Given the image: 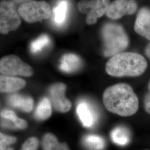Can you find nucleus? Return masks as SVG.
Here are the masks:
<instances>
[{
    "label": "nucleus",
    "instance_id": "2",
    "mask_svg": "<svg viewBox=\"0 0 150 150\" xmlns=\"http://www.w3.org/2000/svg\"><path fill=\"white\" fill-rule=\"evenodd\" d=\"M147 63L141 54L121 52L112 56L106 64L108 75L114 77H135L144 73Z\"/></svg>",
    "mask_w": 150,
    "mask_h": 150
},
{
    "label": "nucleus",
    "instance_id": "16",
    "mask_svg": "<svg viewBox=\"0 0 150 150\" xmlns=\"http://www.w3.org/2000/svg\"><path fill=\"white\" fill-rule=\"evenodd\" d=\"M52 108L48 98H43L38 103L35 112V117L38 120H45L51 115Z\"/></svg>",
    "mask_w": 150,
    "mask_h": 150
},
{
    "label": "nucleus",
    "instance_id": "24",
    "mask_svg": "<svg viewBox=\"0 0 150 150\" xmlns=\"http://www.w3.org/2000/svg\"><path fill=\"white\" fill-rule=\"evenodd\" d=\"M144 107L146 111L150 114V91L145 96L144 98Z\"/></svg>",
    "mask_w": 150,
    "mask_h": 150
},
{
    "label": "nucleus",
    "instance_id": "4",
    "mask_svg": "<svg viewBox=\"0 0 150 150\" xmlns=\"http://www.w3.org/2000/svg\"><path fill=\"white\" fill-rule=\"evenodd\" d=\"M18 11L22 18L30 23L42 21L52 15L51 6L44 1L32 0L20 5Z\"/></svg>",
    "mask_w": 150,
    "mask_h": 150
},
{
    "label": "nucleus",
    "instance_id": "18",
    "mask_svg": "<svg viewBox=\"0 0 150 150\" xmlns=\"http://www.w3.org/2000/svg\"><path fill=\"white\" fill-rule=\"evenodd\" d=\"M43 150H70L66 144H59L57 138L52 134H47L42 140Z\"/></svg>",
    "mask_w": 150,
    "mask_h": 150
},
{
    "label": "nucleus",
    "instance_id": "20",
    "mask_svg": "<svg viewBox=\"0 0 150 150\" xmlns=\"http://www.w3.org/2000/svg\"><path fill=\"white\" fill-rule=\"evenodd\" d=\"M1 116L2 118L10 121L14 125L16 129H25L27 127L26 121L18 118L14 112L9 110H4L1 111Z\"/></svg>",
    "mask_w": 150,
    "mask_h": 150
},
{
    "label": "nucleus",
    "instance_id": "7",
    "mask_svg": "<svg viewBox=\"0 0 150 150\" xmlns=\"http://www.w3.org/2000/svg\"><path fill=\"white\" fill-rule=\"evenodd\" d=\"M0 72L2 75L8 76L28 77L33 75L32 67L15 55H8L1 59Z\"/></svg>",
    "mask_w": 150,
    "mask_h": 150
},
{
    "label": "nucleus",
    "instance_id": "12",
    "mask_svg": "<svg viewBox=\"0 0 150 150\" xmlns=\"http://www.w3.org/2000/svg\"><path fill=\"white\" fill-rule=\"evenodd\" d=\"M7 102L12 107L23 112H30L33 109V101L30 97L20 94H12L7 98Z\"/></svg>",
    "mask_w": 150,
    "mask_h": 150
},
{
    "label": "nucleus",
    "instance_id": "13",
    "mask_svg": "<svg viewBox=\"0 0 150 150\" xmlns=\"http://www.w3.org/2000/svg\"><path fill=\"white\" fill-rule=\"evenodd\" d=\"M26 82L23 79L12 76L1 75L0 90L1 92H12L23 88Z\"/></svg>",
    "mask_w": 150,
    "mask_h": 150
},
{
    "label": "nucleus",
    "instance_id": "5",
    "mask_svg": "<svg viewBox=\"0 0 150 150\" xmlns=\"http://www.w3.org/2000/svg\"><path fill=\"white\" fill-rule=\"evenodd\" d=\"M21 16L13 1L2 0L0 4V32L6 35L21 25Z\"/></svg>",
    "mask_w": 150,
    "mask_h": 150
},
{
    "label": "nucleus",
    "instance_id": "10",
    "mask_svg": "<svg viewBox=\"0 0 150 150\" xmlns=\"http://www.w3.org/2000/svg\"><path fill=\"white\" fill-rule=\"evenodd\" d=\"M66 85L62 83H57L50 88V95L54 108L61 112H67L71 108V103L66 98L64 93Z\"/></svg>",
    "mask_w": 150,
    "mask_h": 150
},
{
    "label": "nucleus",
    "instance_id": "17",
    "mask_svg": "<svg viewBox=\"0 0 150 150\" xmlns=\"http://www.w3.org/2000/svg\"><path fill=\"white\" fill-rule=\"evenodd\" d=\"M69 2L66 0H61L54 9V22L57 25H62L66 20L68 11Z\"/></svg>",
    "mask_w": 150,
    "mask_h": 150
},
{
    "label": "nucleus",
    "instance_id": "14",
    "mask_svg": "<svg viewBox=\"0 0 150 150\" xmlns=\"http://www.w3.org/2000/svg\"><path fill=\"white\" fill-rule=\"evenodd\" d=\"M80 58L74 54H64L60 60L59 69L66 73H74L81 67Z\"/></svg>",
    "mask_w": 150,
    "mask_h": 150
},
{
    "label": "nucleus",
    "instance_id": "6",
    "mask_svg": "<svg viewBox=\"0 0 150 150\" xmlns=\"http://www.w3.org/2000/svg\"><path fill=\"white\" fill-rule=\"evenodd\" d=\"M110 5V0H81L77 7L81 13L86 14V23L91 25L107 13Z\"/></svg>",
    "mask_w": 150,
    "mask_h": 150
},
{
    "label": "nucleus",
    "instance_id": "19",
    "mask_svg": "<svg viewBox=\"0 0 150 150\" xmlns=\"http://www.w3.org/2000/svg\"><path fill=\"white\" fill-rule=\"evenodd\" d=\"M83 144L90 150H103L105 146V140L95 134L86 135L83 139Z\"/></svg>",
    "mask_w": 150,
    "mask_h": 150
},
{
    "label": "nucleus",
    "instance_id": "15",
    "mask_svg": "<svg viewBox=\"0 0 150 150\" xmlns=\"http://www.w3.org/2000/svg\"><path fill=\"white\" fill-rule=\"evenodd\" d=\"M111 137L115 144L120 146H125L129 142L130 133L126 127L118 126L112 131Z\"/></svg>",
    "mask_w": 150,
    "mask_h": 150
},
{
    "label": "nucleus",
    "instance_id": "27",
    "mask_svg": "<svg viewBox=\"0 0 150 150\" xmlns=\"http://www.w3.org/2000/svg\"><path fill=\"white\" fill-rule=\"evenodd\" d=\"M149 89H150V83H149Z\"/></svg>",
    "mask_w": 150,
    "mask_h": 150
},
{
    "label": "nucleus",
    "instance_id": "23",
    "mask_svg": "<svg viewBox=\"0 0 150 150\" xmlns=\"http://www.w3.org/2000/svg\"><path fill=\"white\" fill-rule=\"evenodd\" d=\"M38 139L35 137H30L23 144L21 150H38Z\"/></svg>",
    "mask_w": 150,
    "mask_h": 150
},
{
    "label": "nucleus",
    "instance_id": "8",
    "mask_svg": "<svg viewBox=\"0 0 150 150\" xmlns=\"http://www.w3.org/2000/svg\"><path fill=\"white\" fill-rule=\"evenodd\" d=\"M137 5L134 0H115L109 6L106 15L112 20H117L125 15L134 14Z\"/></svg>",
    "mask_w": 150,
    "mask_h": 150
},
{
    "label": "nucleus",
    "instance_id": "22",
    "mask_svg": "<svg viewBox=\"0 0 150 150\" xmlns=\"http://www.w3.org/2000/svg\"><path fill=\"white\" fill-rule=\"evenodd\" d=\"M16 141V139L14 137L7 136L3 134H0V150H13L10 147Z\"/></svg>",
    "mask_w": 150,
    "mask_h": 150
},
{
    "label": "nucleus",
    "instance_id": "9",
    "mask_svg": "<svg viewBox=\"0 0 150 150\" xmlns=\"http://www.w3.org/2000/svg\"><path fill=\"white\" fill-rule=\"evenodd\" d=\"M76 112L81 123L86 127H92L96 123L98 112L95 106L87 100H81L77 103Z\"/></svg>",
    "mask_w": 150,
    "mask_h": 150
},
{
    "label": "nucleus",
    "instance_id": "26",
    "mask_svg": "<svg viewBox=\"0 0 150 150\" xmlns=\"http://www.w3.org/2000/svg\"><path fill=\"white\" fill-rule=\"evenodd\" d=\"M145 52H146V54L147 56L150 59V43H149L147 46L146 50H145Z\"/></svg>",
    "mask_w": 150,
    "mask_h": 150
},
{
    "label": "nucleus",
    "instance_id": "11",
    "mask_svg": "<svg viewBox=\"0 0 150 150\" xmlns=\"http://www.w3.org/2000/svg\"><path fill=\"white\" fill-rule=\"evenodd\" d=\"M134 28L137 33L150 41V9L142 8L139 10Z\"/></svg>",
    "mask_w": 150,
    "mask_h": 150
},
{
    "label": "nucleus",
    "instance_id": "1",
    "mask_svg": "<svg viewBox=\"0 0 150 150\" xmlns=\"http://www.w3.org/2000/svg\"><path fill=\"white\" fill-rule=\"evenodd\" d=\"M103 102L110 112L121 116L134 115L139 108V100L132 88L126 83L108 87L103 95Z\"/></svg>",
    "mask_w": 150,
    "mask_h": 150
},
{
    "label": "nucleus",
    "instance_id": "3",
    "mask_svg": "<svg viewBox=\"0 0 150 150\" xmlns=\"http://www.w3.org/2000/svg\"><path fill=\"white\" fill-rule=\"evenodd\" d=\"M103 53L106 57H112L122 52L127 47L129 40L123 27L113 23H106L101 30Z\"/></svg>",
    "mask_w": 150,
    "mask_h": 150
},
{
    "label": "nucleus",
    "instance_id": "25",
    "mask_svg": "<svg viewBox=\"0 0 150 150\" xmlns=\"http://www.w3.org/2000/svg\"><path fill=\"white\" fill-rule=\"evenodd\" d=\"M31 1H32V0H12V1L14 3L20 4V5L25 4V3H27L28 2H30Z\"/></svg>",
    "mask_w": 150,
    "mask_h": 150
},
{
    "label": "nucleus",
    "instance_id": "21",
    "mask_svg": "<svg viewBox=\"0 0 150 150\" xmlns=\"http://www.w3.org/2000/svg\"><path fill=\"white\" fill-rule=\"evenodd\" d=\"M50 43V39L48 35L46 34L41 35L31 42L30 46V51L32 54L39 53L48 46Z\"/></svg>",
    "mask_w": 150,
    "mask_h": 150
}]
</instances>
